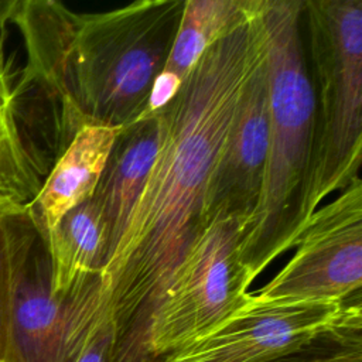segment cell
<instances>
[{
	"label": "cell",
	"mask_w": 362,
	"mask_h": 362,
	"mask_svg": "<svg viewBox=\"0 0 362 362\" xmlns=\"http://www.w3.org/2000/svg\"><path fill=\"white\" fill-rule=\"evenodd\" d=\"M262 14L211 45L175 98L157 112L154 161L126 229L99 272L113 325L110 362H154L153 317L174 270L204 229V199L218 153L242 90L266 55Z\"/></svg>",
	"instance_id": "obj_1"
},
{
	"label": "cell",
	"mask_w": 362,
	"mask_h": 362,
	"mask_svg": "<svg viewBox=\"0 0 362 362\" xmlns=\"http://www.w3.org/2000/svg\"><path fill=\"white\" fill-rule=\"evenodd\" d=\"M158 143L160 119L156 113L123 127L112 146L92 195L107 232V260L126 229L134 202L154 161Z\"/></svg>",
	"instance_id": "obj_12"
},
{
	"label": "cell",
	"mask_w": 362,
	"mask_h": 362,
	"mask_svg": "<svg viewBox=\"0 0 362 362\" xmlns=\"http://www.w3.org/2000/svg\"><path fill=\"white\" fill-rule=\"evenodd\" d=\"M112 349L113 325L106 293L93 276L75 293L59 362H110Z\"/></svg>",
	"instance_id": "obj_15"
},
{
	"label": "cell",
	"mask_w": 362,
	"mask_h": 362,
	"mask_svg": "<svg viewBox=\"0 0 362 362\" xmlns=\"http://www.w3.org/2000/svg\"><path fill=\"white\" fill-rule=\"evenodd\" d=\"M16 6V0H0V24H8Z\"/></svg>",
	"instance_id": "obj_18"
},
{
	"label": "cell",
	"mask_w": 362,
	"mask_h": 362,
	"mask_svg": "<svg viewBox=\"0 0 362 362\" xmlns=\"http://www.w3.org/2000/svg\"><path fill=\"white\" fill-rule=\"evenodd\" d=\"M45 242L57 294H68L99 273L107 260V232L92 197L66 212Z\"/></svg>",
	"instance_id": "obj_13"
},
{
	"label": "cell",
	"mask_w": 362,
	"mask_h": 362,
	"mask_svg": "<svg viewBox=\"0 0 362 362\" xmlns=\"http://www.w3.org/2000/svg\"><path fill=\"white\" fill-rule=\"evenodd\" d=\"M0 362H6V361H4V359H0Z\"/></svg>",
	"instance_id": "obj_19"
},
{
	"label": "cell",
	"mask_w": 362,
	"mask_h": 362,
	"mask_svg": "<svg viewBox=\"0 0 362 362\" xmlns=\"http://www.w3.org/2000/svg\"><path fill=\"white\" fill-rule=\"evenodd\" d=\"M267 362H362L361 297L344 303L338 318L300 346Z\"/></svg>",
	"instance_id": "obj_16"
},
{
	"label": "cell",
	"mask_w": 362,
	"mask_h": 362,
	"mask_svg": "<svg viewBox=\"0 0 362 362\" xmlns=\"http://www.w3.org/2000/svg\"><path fill=\"white\" fill-rule=\"evenodd\" d=\"M184 0H141L75 13L52 0H16L11 20L25 65L58 107L64 148L83 126L141 120L170 55Z\"/></svg>",
	"instance_id": "obj_2"
},
{
	"label": "cell",
	"mask_w": 362,
	"mask_h": 362,
	"mask_svg": "<svg viewBox=\"0 0 362 362\" xmlns=\"http://www.w3.org/2000/svg\"><path fill=\"white\" fill-rule=\"evenodd\" d=\"M287 264L260 290L267 301L344 303L362 284V181L355 178L329 204L317 208Z\"/></svg>",
	"instance_id": "obj_7"
},
{
	"label": "cell",
	"mask_w": 362,
	"mask_h": 362,
	"mask_svg": "<svg viewBox=\"0 0 362 362\" xmlns=\"http://www.w3.org/2000/svg\"><path fill=\"white\" fill-rule=\"evenodd\" d=\"M120 130V127L83 126L57 157L28 208L44 239L66 212L93 195Z\"/></svg>",
	"instance_id": "obj_11"
},
{
	"label": "cell",
	"mask_w": 362,
	"mask_h": 362,
	"mask_svg": "<svg viewBox=\"0 0 362 362\" xmlns=\"http://www.w3.org/2000/svg\"><path fill=\"white\" fill-rule=\"evenodd\" d=\"M303 38L315 99L310 209L359 177L362 0H305Z\"/></svg>",
	"instance_id": "obj_4"
},
{
	"label": "cell",
	"mask_w": 362,
	"mask_h": 362,
	"mask_svg": "<svg viewBox=\"0 0 362 362\" xmlns=\"http://www.w3.org/2000/svg\"><path fill=\"white\" fill-rule=\"evenodd\" d=\"M266 0H184L164 72L184 82L204 52L263 13Z\"/></svg>",
	"instance_id": "obj_14"
},
{
	"label": "cell",
	"mask_w": 362,
	"mask_h": 362,
	"mask_svg": "<svg viewBox=\"0 0 362 362\" xmlns=\"http://www.w3.org/2000/svg\"><path fill=\"white\" fill-rule=\"evenodd\" d=\"M13 249L6 215H0V359L4 358L11 304Z\"/></svg>",
	"instance_id": "obj_17"
},
{
	"label": "cell",
	"mask_w": 362,
	"mask_h": 362,
	"mask_svg": "<svg viewBox=\"0 0 362 362\" xmlns=\"http://www.w3.org/2000/svg\"><path fill=\"white\" fill-rule=\"evenodd\" d=\"M13 277L6 362H59L71 315V291L57 294L44 236L28 209L6 215Z\"/></svg>",
	"instance_id": "obj_8"
},
{
	"label": "cell",
	"mask_w": 362,
	"mask_h": 362,
	"mask_svg": "<svg viewBox=\"0 0 362 362\" xmlns=\"http://www.w3.org/2000/svg\"><path fill=\"white\" fill-rule=\"evenodd\" d=\"M269 132L264 55L242 90L211 173L204 199V228L216 219H236L246 232L260 199Z\"/></svg>",
	"instance_id": "obj_10"
},
{
	"label": "cell",
	"mask_w": 362,
	"mask_h": 362,
	"mask_svg": "<svg viewBox=\"0 0 362 362\" xmlns=\"http://www.w3.org/2000/svg\"><path fill=\"white\" fill-rule=\"evenodd\" d=\"M0 24V215L27 211L62 153L58 107Z\"/></svg>",
	"instance_id": "obj_6"
},
{
	"label": "cell",
	"mask_w": 362,
	"mask_h": 362,
	"mask_svg": "<svg viewBox=\"0 0 362 362\" xmlns=\"http://www.w3.org/2000/svg\"><path fill=\"white\" fill-rule=\"evenodd\" d=\"M243 235L236 219H216L189 245L153 317L154 362L206 335L249 300L250 283L239 260Z\"/></svg>",
	"instance_id": "obj_5"
},
{
	"label": "cell",
	"mask_w": 362,
	"mask_h": 362,
	"mask_svg": "<svg viewBox=\"0 0 362 362\" xmlns=\"http://www.w3.org/2000/svg\"><path fill=\"white\" fill-rule=\"evenodd\" d=\"M344 303L267 301L250 293L223 322L165 362H267L329 327Z\"/></svg>",
	"instance_id": "obj_9"
},
{
	"label": "cell",
	"mask_w": 362,
	"mask_h": 362,
	"mask_svg": "<svg viewBox=\"0 0 362 362\" xmlns=\"http://www.w3.org/2000/svg\"><path fill=\"white\" fill-rule=\"evenodd\" d=\"M303 0H266L269 151L260 199L240 240L249 283L290 250L311 218L315 99L303 38Z\"/></svg>",
	"instance_id": "obj_3"
}]
</instances>
